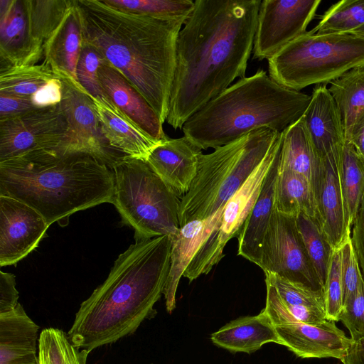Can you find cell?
<instances>
[{"label":"cell","instance_id":"obj_1","mask_svg":"<svg viewBox=\"0 0 364 364\" xmlns=\"http://www.w3.org/2000/svg\"><path fill=\"white\" fill-rule=\"evenodd\" d=\"M261 0H196L176 43L167 123L174 129L245 77Z\"/></svg>","mask_w":364,"mask_h":364},{"label":"cell","instance_id":"obj_2","mask_svg":"<svg viewBox=\"0 0 364 364\" xmlns=\"http://www.w3.org/2000/svg\"><path fill=\"white\" fill-rule=\"evenodd\" d=\"M82 40L119 70L163 123L176 65L178 33L187 19L117 9L103 0H76Z\"/></svg>","mask_w":364,"mask_h":364},{"label":"cell","instance_id":"obj_3","mask_svg":"<svg viewBox=\"0 0 364 364\" xmlns=\"http://www.w3.org/2000/svg\"><path fill=\"white\" fill-rule=\"evenodd\" d=\"M171 237L136 240L114 262L108 277L80 306L68 332L88 352L133 334L156 314L169 272Z\"/></svg>","mask_w":364,"mask_h":364},{"label":"cell","instance_id":"obj_4","mask_svg":"<svg viewBox=\"0 0 364 364\" xmlns=\"http://www.w3.org/2000/svg\"><path fill=\"white\" fill-rule=\"evenodd\" d=\"M113 171L92 155L60 147L33 150L0 162V195L38 211L50 226L73 213L111 203Z\"/></svg>","mask_w":364,"mask_h":364},{"label":"cell","instance_id":"obj_5","mask_svg":"<svg viewBox=\"0 0 364 364\" xmlns=\"http://www.w3.org/2000/svg\"><path fill=\"white\" fill-rule=\"evenodd\" d=\"M310 100L259 69L209 101L181 129L201 149H215L261 128L282 132L304 116Z\"/></svg>","mask_w":364,"mask_h":364},{"label":"cell","instance_id":"obj_6","mask_svg":"<svg viewBox=\"0 0 364 364\" xmlns=\"http://www.w3.org/2000/svg\"><path fill=\"white\" fill-rule=\"evenodd\" d=\"M281 141L282 132L261 128L203 154L189 190L181 198L180 227L223 208Z\"/></svg>","mask_w":364,"mask_h":364},{"label":"cell","instance_id":"obj_7","mask_svg":"<svg viewBox=\"0 0 364 364\" xmlns=\"http://www.w3.org/2000/svg\"><path fill=\"white\" fill-rule=\"evenodd\" d=\"M267 60L269 75L274 80L300 91L310 85L329 84L364 65V38L353 33L307 31Z\"/></svg>","mask_w":364,"mask_h":364},{"label":"cell","instance_id":"obj_8","mask_svg":"<svg viewBox=\"0 0 364 364\" xmlns=\"http://www.w3.org/2000/svg\"><path fill=\"white\" fill-rule=\"evenodd\" d=\"M114 193L112 203L135 240L168 235L180 228L178 197L146 161L127 156L112 168Z\"/></svg>","mask_w":364,"mask_h":364},{"label":"cell","instance_id":"obj_9","mask_svg":"<svg viewBox=\"0 0 364 364\" xmlns=\"http://www.w3.org/2000/svg\"><path fill=\"white\" fill-rule=\"evenodd\" d=\"M281 143L267 155L225 205L218 225L201 245L183 275L190 282L208 274L225 256L223 250L228 241L239 236L264 179L279 154Z\"/></svg>","mask_w":364,"mask_h":364},{"label":"cell","instance_id":"obj_10","mask_svg":"<svg viewBox=\"0 0 364 364\" xmlns=\"http://www.w3.org/2000/svg\"><path fill=\"white\" fill-rule=\"evenodd\" d=\"M264 311L274 326L279 344L301 358H333L341 360L347 353L352 340L335 323L326 320L319 324L296 321L284 306L277 291L267 284Z\"/></svg>","mask_w":364,"mask_h":364},{"label":"cell","instance_id":"obj_11","mask_svg":"<svg viewBox=\"0 0 364 364\" xmlns=\"http://www.w3.org/2000/svg\"><path fill=\"white\" fill-rule=\"evenodd\" d=\"M312 290L324 293L323 287L308 255L295 217L274 209L264 235L259 266Z\"/></svg>","mask_w":364,"mask_h":364},{"label":"cell","instance_id":"obj_12","mask_svg":"<svg viewBox=\"0 0 364 364\" xmlns=\"http://www.w3.org/2000/svg\"><path fill=\"white\" fill-rule=\"evenodd\" d=\"M321 0H263L254 38L253 59L269 60L307 32Z\"/></svg>","mask_w":364,"mask_h":364},{"label":"cell","instance_id":"obj_13","mask_svg":"<svg viewBox=\"0 0 364 364\" xmlns=\"http://www.w3.org/2000/svg\"><path fill=\"white\" fill-rule=\"evenodd\" d=\"M62 82L59 103L68 124V132L59 146L90 154L112 168L127 156L114 149L105 138L92 100L86 92L67 79Z\"/></svg>","mask_w":364,"mask_h":364},{"label":"cell","instance_id":"obj_14","mask_svg":"<svg viewBox=\"0 0 364 364\" xmlns=\"http://www.w3.org/2000/svg\"><path fill=\"white\" fill-rule=\"evenodd\" d=\"M67 132L59 104L0 120V162L33 150L58 148Z\"/></svg>","mask_w":364,"mask_h":364},{"label":"cell","instance_id":"obj_15","mask_svg":"<svg viewBox=\"0 0 364 364\" xmlns=\"http://www.w3.org/2000/svg\"><path fill=\"white\" fill-rule=\"evenodd\" d=\"M49 227L26 203L0 195V266L14 265L35 250Z\"/></svg>","mask_w":364,"mask_h":364},{"label":"cell","instance_id":"obj_16","mask_svg":"<svg viewBox=\"0 0 364 364\" xmlns=\"http://www.w3.org/2000/svg\"><path fill=\"white\" fill-rule=\"evenodd\" d=\"M43 46L31 36L25 0H0V68L36 64Z\"/></svg>","mask_w":364,"mask_h":364},{"label":"cell","instance_id":"obj_17","mask_svg":"<svg viewBox=\"0 0 364 364\" xmlns=\"http://www.w3.org/2000/svg\"><path fill=\"white\" fill-rule=\"evenodd\" d=\"M202 149L183 136H167L149 154L146 161L150 168L180 198L193 181Z\"/></svg>","mask_w":364,"mask_h":364},{"label":"cell","instance_id":"obj_18","mask_svg":"<svg viewBox=\"0 0 364 364\" xmlns=\"http://www.w3.org/2000/svg\"><path fill=\"white\" fill-rule=\"evenodd\" d=\"M306 126L319 159L341 155L344 128L336 104L326 85H316L304 114Z\"/></svg>","mask_w":364,"mask_h":364},{"label":"cell","instance_id":"obj_19","mask_svg":"<svg viewBox=\"0 0 364 364\" xmlns=\"http://www.w3.org/2000/svg\"><path fill=\"white\" fill-rule=\"evenodd\" d=\"M98 77L114 106L153 138L162 141L167 137L155 110L119 70L105 60L98 69Z\"/></svg>","mask_w":364,"mask_h":364},{"label":"cell","instance_id":"obj_20","mask_svg":"<svg viewBox=\"0 0 364 364\" xmlns=\"http://www.w3.org/2000/svg\"><path fill=\"white\" fill-rule=\"evenodd\" d=\"M341 156H330L323 161L322 173L314 192L316 219L334 250L350 237L339 177Z\"/></svg>","mask_w":364,"mask_h":364},{"label":"cell","instance_id":"obj_21","mask_svg":"<svg viewBox=\"0 0 364 364\" xmlns=\"http://www.w3.org/2000/svg\"><path fill=\"white\" fill-rule=\"evenodd\" d=\"M223 209L224 207L205 220L187 223L171 237L170 268L163 292L168 313L176 307V294L181 277L201 245L218 225Z\"/></svg>","mask_w":364,"mask_h":364},{"label":"cell","instance_id":"obj_22","mask_svg":"<svg viewBox=\"0 0 364 364\" xmlns=\"http://www.w3.org/2000/svg\"><path fill=\"white\" fill-rule=\"evenodd\" d=\"M82 46V26L76 0H73L62 21L44 43V61L56 77L67 79L84 90L77 77V65Z\"/></svg>","mask_w":364,"mask_h":364},{"label":"cell","instance_id":"obj_23","mask_svg":"<svg viewBox=\"0 0 364 364\" xmlns=\"http://www.w3.org/2000/svg\"><path fill=\"white\" fill-rule=\"evenodd\" d=\"M92 101L105 138L124 155L146 161L163 141L151 136L114 105Z\"/></svg>","mask_w":364,"mask_h":364},{"label":"cell","instance_id":"obj_24","mask_svg":"<svg viewBox=\"0 0 364 364\" xmlns=\"http://www.w3.org/2000/svg\"><path fill=\"white\" fill-rule=\"evenodd\" d=\"M38 331L20 303L0 314V364H39Z\"/></svg>","mask_w":364,"mask_h":364},{"label":"cell","instance_id":"obj_25","mask_svg":"<svg viewBox=\"0 0 364 364\" xmlns=\"http://www.w3.org/2000/svg\"><path fill=\"white\" fill-rule=\"evenodd\" d=\"M215 346L231 353H254L267 343L279 344L274 326L262 310L257 316L239 317L212 333Z\"/></svg>","mask_w":364,"mask_h":364},{"label":"cell","instance_id":"obj_26","mask_svg":"<svg viewBox=\"0 0 364 364\" xmlns=\"http://www.w3.org/2000/svg\"><path fill=\"white\" fill-rule=\"evenodd\" d=\"M323 169L304 116L282 132L279 170H289L307 179L314 193Z\"/></svg>","mask_w":364,"mask_h":364},{"label":"cell","instance_id":"obj_27","mask_svg":"<svg viewBox=\"0 0 364 364\" xmlns=\"http://www.w3.org/2000/svg\"><path fill=\"white\" fill-rule=\"evenodd\" d=\"M280 152V151H279ZM279 154L266 176L260 193L237 237V255L259 266L260 251L272 213Z\"/></svg>","mask_w":364,"mask_h":364},{"label":"cell","instance_id":"obj_28","mask_svg":"<svg viewBox=\"0 0 364 364\" xmlns=\"http://www.w3.org/2000/svg\"><path fill=\"white\" fill-rule=\"evenodd\" d=\"M264 274L265 279L274 287L284 306L296 321L319 324L327 320L323 292L312 290L272 272Z\"/></svg>","mask_w":364,"mask_h":364},{"label":"cell","instance_id":"obj_29","mask_svg":"<svg viewBox=\"0 0 364 364\" xmlns=\"http://www.w3.org/2000/svg\"><path fill=\"white\" fill-rule=\"evenodd\" d=\"M328 90L340 112L346 142L364 118V65L355 67L331 81Z\"/></svg>","mask_w":364,"mask_h":364},{"label":"cell","instance_id":"obj_30","mask_svg":"<svg viewBox=\"0 0 364 364\" xmlns=\"http://www.w3.org/2000/svg\"><path fill=\"white\" fill-rule=\"evenodd\" d=\"M274 209L296 218L300 214L316 218L313 189L306 178L289 170H279L274 193Z\"/></svg>","mask_w":364,"mask_h":364},{"label":"cell","instance_id":"obj_31","mask_svg":"<svg viewBox=\"0 0 364 364\" xmlns=\"http://www.w3.org/2000/svg\"><path fill=\"white\" fill-rule=\"evenodd\" d=\"M339 177L347 226L350 228L364 197V159L350 143H345Z\"/></svg>","mask_w":364,"mask_h":364},{"label":"cell","instance_id":"obj_32","mask_svg":"<svg viewBox=\"0 0 364 364\" xmlns=\"http://www.w3.org/2000/svg\"><path fill=\"white\" fill-rule=\"evenodd\" d=\"M55 77L45 61L41 64L0 68V92L31 97Z\"/></svg>","mask_w":364,"mask_h":364},{"label":"cell","instance_id":"obj_33","mask_svg":"<svg viewBox=\"0 0 364 364\" xmlns=\"http://www.w3.org/2000/svg\"><path fill=\"white\" fill-rule=\"evenodd\" d=\"M38 347L39 364H87L90 353L75 346L63 330L53 327L41 332Z\"/></svg>","mask_w":364,"mask_h":364},{"label":"cell","instance_id":"obj_34","mask_svg":"<svg viewBox=\"0 0 364 364\" xmlns=\"http://www.w3.org/2000/svg\"><path fill=\"white\" fill-rule=\"evenodd\" d=\"M30 31L43 46L72 6L73 0H25Z\"/></svg>","mask_w":364,"mask_h":364},{"label":"cell","instance_id":"obj_35","mask_svg":"<svg viewBox=\"0 0 364 364\" xmlns=\"http://www.w3.org/2000/svg\"><path fill=\"white\" fill-rule=\"evenodd\" d=\"M296 224L308 255L323 287L334 250L316 218L300 214Z\"/></svg>","mask_w":364,"mask_h":364},{"label":"cell","instance_id":"obj_36","mask_svg":"<svg viewBox=\"0 0 364 364\" xmlns=\"http://www.w3.org/2000/svg\"><path fill=\"white\" fill-rule=\"evenodd\" d=\"M364 24V0H342L331 5L311 29L318 33H352Z\"/></svg>","mask_w":364,"mask_h":364},{"label":"cell","instance_id":"obj_37","mask_svg":"<svg viewBox=\"0 0 364 364\" xmlns=\"http://www.w3.org/2000/svg\"><path fill=\"white\" fill-rule=\"evenodd\" d=\"M117 9L164 18L186 19L194 8L191 0H103Z\"/></svg>","mask_w":364,"mask_h":364},{"label":"cell","instance_id":"obj_38","mask_svg":"<svg viewBox=\"0 0 364 364\" xmlns=\"http://www.w3.org/2000/svg\"><path fill=\"white\" fill-rule=\"evenodd\" d=\"M104 58L91 46L82 40V46L77 65V80L92 100L114 105L104 92L98 77V69ZM115 107V106H114Z\"/></svg>","mask_w":364,"mask_h":364},{"label":"cell","instance_id":"obj_39","mask_svg":"<svg viewBox=\"0 0 364 364\" xmlns=\"http://www.w3.org/2000/svg\"><path fill=\"white\" fill-rule=\"evenodd\" d=\"M324 299L327 320L338 321L343 305L340 248L334 250L330 262L324 284Z\"/></svg>","mask_w":364,"mask_h":364},{"label":"cell","instance_id":"obj_40","mask_svg":"<svg viewBox=\"0 0 364 364\" xmlns=\"http://www.w3.org/2000/svg\"><path fill=\"white\" fill-rule=\"evenodd\" d=\"M343 304L361 288L363 277L353 247L350 237L340 247Z\"/></svg>","mask_w":364,"mask_h":364},{"label":"cell","instance_id":"obj_41","mask_svg":"<svg viewBox=\"0 0 364 364\" xmlns=\"http://www.w3.org/2000/svg\"><path fill=\"white\" fill-rule=\"evenodd\" d=\"M339 321L348 328L352 341L364 338V277L360 290L343 304Z\"/></svg>","mask_w":364,"mask_h":364},{"label":"cell","instance_id":"obj_42","mask_svg":"<svg viewBox=\"0 0 364 364\" xmlns=\"http://www.w3.org/2000/svg\"><path fill=\"white\" fill-rule=\"evenodd\" d=\"M30 97L0 92V120L37 109Z\"/></svg>","mask_w":364,"mask_h":364},{"label":"cell","instance_id":"obj_43","mask_svg":"<svg viewBox=\"0 0 364 364\" xmlns=\"http://www.w3.org/2000/svg\"><path fill=\"white\" fill-rule=\"evenodd\" d=\"M14 274L0 271V314L14 310L18 304Z\"/></svg>","mask_w":364,"mask_h":364},{"label":"cell","instance_id":"obj_44","mask_svg":"<svg viewBox=\"0 0 364 364\" xmlns=\"http://www.w3.org/2000/svg\"><path fill=\"white\" fill-rule=\"evenodd\" d=\"M62 82L56 77L31 96L33 104L38 108L47 107L58 105L62 100Z\"/></svg>","mask_w":364,"mask_h":364},{"label":"cell","instance_id":"obj_45","mask_svg":"<svg viewBox=\"0 0 364 364\" xmlns=\"http://www.w3.org/2000/svg\"><path fill=\"white\" fill-rule=\"evenodd\" d=\"M350 239L360 272L364 277V197L353 224Z\"/></svg>","mask_w":364,"mask_h":364},{"label":"cell","instance_id":"obj_46","mask_svg":"<svg viewBox=\"0 0 364 364\" xmlns=\"http://www.w3.org/2000/svg\"><path fill=\"white\" fill-rule=\"evenodd\" d=\"M341 361L343 364H364V338L352 341L346 355Z\"/></svg>","mask_w":364,"mask_h":364},{"label":"cell","instance_id":"obj_47","mask_svg":"<svg viewBox=\"0 0 364 364\" xmlns=\"http://www.w3.org/2000/svg\"><path fill=\"white\" fill-rule=\"evenodd\" d=\"M350 143L358 153L364 159V118L360 121L353 132Z\"/></svg>","mask_w":364,"mask_h":364},{"label":"cell","instance_id":"obj_48","mask_svg":"<svg viewBox=\"0 0 364 364\" xmlns=\"http://www.w3.org/2000/svg\"><path fill=\"white\" fill-rule=\"evenodd\" d=\"M352 33L364 38V24L358 29L353 31Z\"/></svg>","mask_w":364,"mask_h":364}]
</instances>
